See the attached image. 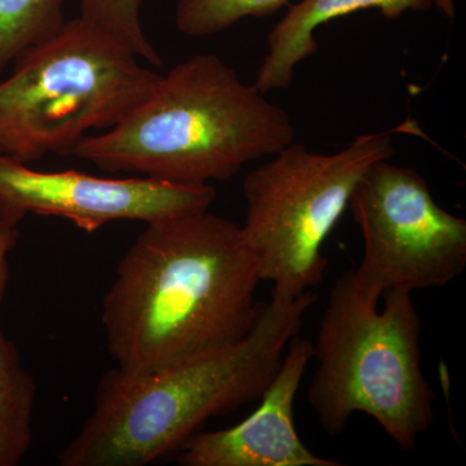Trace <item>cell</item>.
I'll list each match as a JSON object with an SVG mask.
<instances>
[{"instance_id":"obj_1","label":"cell","mask_w":466,"mask_h":466,"mask_svg":"<svg viewBox=\"0 0 466 466\" xmlns=\"http://www.w3.org/2000/svg\"><path fill=\"white\" fill-rule=\"evenodd\" d=\"M259 267L241 227L207 211L147 223L101 306L116 370L140 379L241 341Z\"/></svg>"},{"instance_id":"obj_2","label":"cell","mask_w":466,"mask_h":466,"mask_svg":"<svg viewBox=\"0 0 466 466\" xmlns=\"http://www.w3.org/2000/svg\"><path fill=\"white\" fill-rule=\"evenodd\" d=\"M317 294L259 302L247 336L140 379L101 377L90 415L58 452L63 466H146L170 455L211 417L259 400Z\"/></svg>"},{"instance_id":"obj_3","label":"cell","mask_w":466,"mask_h":466,"mask_svg":"<svg viewBox=\"0 0 466 466\" xmlns=\"http://www.w3.org/2000/svg\"><path fill=\"white\" fill-rule=\"evenodd\" d=\"M290 116L214 54L159 76L119 124L86 137L72 155L103 170L167 182L210 184L294 142Z\"/></svg>"},{"instance_id":"obj_4","label":"cell","mask_w":466,"mask_h":466,"mask_svg":"<svg viewBox=\"0 0 466 466\" xmlns=\"http://www.w3.org/2000/svg\"><path fill=\"white\" fill-rule=\"evenodd\" d=\"M412 291L380 300L358 290L352 271L330 289L312 359L309 406L325 433L339 435L354 413H366L404 452L435 421V392L421 366L422 320Z\"/></svg>"},{"instance_id":"obj_5","label":"cell","mask_w":466,"mask_h":466,"mask_svg":"<svg viewBox=\"0 0 466 466\" xmlns=\"http://www.w3.org/2000/svg\"><path fill=\"white\" fill-rule=\"evenodd\" d=\"M81 17L15 61L0 82V156L29 164L72 155L91 130H109L148 97L158 73Z\"/></svg>"},{"instance_id":"obj_6","label":"cell","mask_w":466,"mask_h":466,"mask_svg":"<svg viewBox=\"0 0 466 466\" xmlns=\"http://www.w3.org/2000/svg\"><path fill=\"white\" fill-rule=\"evenodd\" d=\"M403 127L360 135L328 155L293 142L245 177L241 232L258 260L260 280L272 284V299L291 302L323 283L325 241L360 177L391 157L392 135Z\"/></svg>"},{"instance_id":"obj_7","label":"cell","mask_w":466,"mask_h":466,"mask_svg":"<svg viewBox=\"0 0 466 466\" xmlns=\"http://www.w3.org/2000/svg\"><path fill=\"white\" fill-rule=\"evenodd\" d=\"M349 208L363 236V258L351 271L364 296L443 288L464 272L466 220L440 207L413 168L376 162Z\"/></svg>"},{"instance_id":"obj_8","label":"cell","mask_w":466,"mask_h":466,"mask_svg":"<svg viewBox=\"0 0 466 466\" xmlns=\"http://www.w3.org/2000/svg\"><path fill=\"white\" fill-rule=\"evenodd\" d=\"M211 184H182L155 177H92L78 171H36L0 156V201L21 214L58 217L86 232L119 220L152 223L207 211Z\"/></svg>"},{"instance_id":"obj_9","label":"cell","mask_w":466,"mask_h":466,"mask_svg":"<svg viewBox=\"0 0 466 466\" xmlns=\"http://www.w3.org/2000/svg\"><path fill=\"white\" fill-rule=\"evenodd\" d=\"M312 360V341L299 334L288 343L283 361L244 421L216 431H198L180 447L182 466H341L339 459L315 455L294 425V403Z\"/></svg>"},{"instance_id":"obj_10","label":"cell","mask_w":466,"mask_h":466,"mask_svg":"<svg viewBox=\"0 0 466 466\" xmlns=\"http://www.w3.org/2000/svg\"><path fill=\"white\" fill-rule=\"evenodd\" d=\"M433 0H300L288 7L285 16L268 33V52L254 86L263 94L289 88L296 67L318 52L315 33L334 18L376 9L390 20L408 11L426 12Z\"/></svg>"},{"instance_id":"obj_11","label":"cell","mask_w":466,"mask_h":466,"mask_svg":"<svg viewBox=\"0 0 466 466\" xmlns=\"http://www.w3.org/2000/svg\"><path fill=\"white\" fill-rule=\"evenodd\" d=\"M5 287H0V308ZM36 383L0 325V466L23 461L33 441Z\"/></svg>"},{"instance_id":"obj_12","label":"cell","mask_w":466,"mask_h":466,"mask_svg":"<svg viewBox=\"0 0 466 466\" xmlns=\"http://www.w3.org/2000/svg\"><path fill=\"white\" fill-rule=\"evenodd\" d=\"M66 0H0V72L56 35L66 21Z\"/></svg>"},{"instance_id":"obj_13","label":"cell","mask_w":466,"mask_h":466,"mask_svg":"<svg viewBox=\"0 0 466 466\" xmlns=\"http://www.w3.org/2000/svg\"><path fill=\"white\" fill-rule=\"evenodd\" d=\"M289 0H177L175 24L184 35H216L247 17L271 16Z\"/></svg>"},{"instance_id":"obj_14","label":"cell","mask_w":466,"mask_h":466,"mask_svg":"<svg viewBox=\"0 0 466 466\" xmlns=\"http://www.w3.org/2000/svg\"><path fill=\"white\" fill-rule=\"evenodd\" d=\"M143 0H81V17L92 26L115 36L116 41L152 66L161 58L144 33L140 8Z\"/></svg>"},{"instance_id":"obj_15","label":"cell","mask_w":466,"mask_h":466,"mask_svg":"<svg viewBox=\"0 0 466 466\" xmlns=\"http://www.w3.org/2000/svg\"><path fill=\"white\" fill-rule=\"evenodd\" d=\"M24 214L16 208L0 201V287H5L9 278V253L16 247L18 240V223L24 219Z\"/></svg>"},{"instance_id":"obj_16","label":"cell","mask_w":466,"mask_h":466,"mask_svg":"<svg viewBox=\"0 0 466 466\" xmlns=\"http://www.w3.org/2000/svg\"><path fill=\"white\" fill-rule=\"evenodd\" d=\"M435 7L440 9L444 16L453 20L456 16L455 0H433Z\"/></svg>"}]
</instances>
